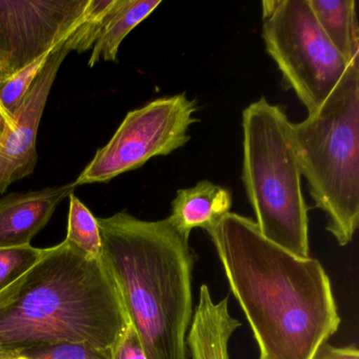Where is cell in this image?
<instances>
[{
	"instance_id": "6",
	"label": "cell",
	"mask_w": 359,
	"mask_h": 359,
	"mask_svg": "<svg viewBox=\"0 0 359 359\" xmlns=\"http://www.w3.org/2000/svg\"><path fill=\"white\" fill-rule=\"evenodd\" d=\"M262 39L285 85L308 113L332 93L348 65L319 26L308 0L262 3Z\"/></svg>"
},
{
	"instance_id": "22",
	"label": "cell",
	"mask_w": 359,
	"mask_h": 359,
	"mask_svg": "<svg viewBox=\"0 0 359 359\" xmlns=\"http://www.w3.org/2000/svg\"><path fill=\"white\" fill-rule=\"evenodd\" d=\"M0 111H1V112H3V113H4V114H5V115H6V116H7V117H8V118L11 119V118H10V117H9V116H8V115H7V114H6L5 111H4V110H3V108H1V106H0ZM11 121H12V119H11Z\"/></svg>"
},
{
	"instance_id": "16",
	"label": "cell",
	"mask_w": 359,
	"mask_h": 359,
	"mask_svg": "<svg viewBox=\"0 0 359 359\" xmlns=\"http://www.w3.org/2000/svg\"><path fill=\"white\" fill-rule=\"evenodd\" d=\"M54 50L37 58L9 79L0 83V106L10 118L12 119L14 111L22 104L33 83L49 62Z\"/></svg>"
},
{
	"instance_id": "12",
	"label": "cell",
	"mask_w": 359,
	"mask_h": 359,
	"mask_svg": "<svg viewBox=\"0 0 359 359\" xmlns=\"http://www.w3.org/2000/svg\"><path fill=\"white\" fill-rule=\"evenodd\" d=\"M232 203V195L228 189L209 180H201L192 188L177 191L168 219L180 234L190 239L194 229L209 231L214 228L230 213Z\"/></svg>"
},
{
	"instance_id": "1",
	"label": "cell",
	"mask_w": 359,
	"mask_h": 359,
	"mask_svg": "<svg viewBox=\"0 0 359 359\" xmlns=\"http://www.w3.org/2000/svg\"><path fill=\"white\" fill-rule=\"evenodd\" d=\"M207 232L259 359H315L340 325L319 260L293 255L264 238L253 219L232 212Z\"/></svg>"
},
{
	"instance_id": "14",
	"label": "cell",
	"mask_w": 359,
	"mask_h": 359,
	"mask_svg": "<svg viewBox=\"0 0 359 359\" xmlns=\"http://www.w3.org/2000/svg\"><path fill=\"white\" fill-rule=\"evenodd\" d=\"M319 26L348 64L359 57V26L355 0H308Z\"/></svg>"
},
{
	"instance_id": "13",
	"label": "cell",
	"mask_w": 359,
	"mask_h": 359,
	"mask_svg": "<svg viewBox=\"0 0 359 359\" xmlns=\"http://www.w3.org/2000/svg\"><path fill=\"white\" fill-rule=\"evenodd\" d=\"M161 4V0H113L92 48L88 67L94 68L100 62H118L117 56L123 39Z\"/></svg>"
},
{
	"instance_id": "9",
	"label": "cell",
	"mask_w": 359,
	"mask_h": 359,
	"mask_svg": "<svg viewBox=\"0 0 359 359\" xmlns=\"http://www.w3.org/2000/svg\"><path fill=\"white\" fill-rule=\"evenodd\" d=\"M68 39L54 50L30 91L12 114V128L6 129L0 137V197L12 184L34 173L39 161V123L60 67L71 53Z\"/></svg>"
},
{
	"instance_id": "17",
	"label": "cell",
	"mask_w": 359,
	"mask_h": 359,
	"mask_svg": "<svg viewBox=\"0 0 359 359\" xmlns=\"http://www.w3.org/2000/svg\"><path fill=\"white\" fill-rule=\"evenodd\" d=\"M47 249L32 245L0 249V292L37 264Z\"/></svg>"
},
{
	"instance_id": "19",
	"label": "cell",
	"mask_w": 359,
	"mask_h": 359,
	"mask_svg": "<svg viewBox=\"0 0 359 359\" xmlns=\"http://www.w3.org/2000/svg\"><path fill=\"white\" fill-rule=\"evenodd\" d=\"M112 359H147L140 337L131 323L113 346Z\"/></svg>"
},
{
	"instance_id": "3",
	"label": "cell",
	"mask_w": 359,
	"mask_h": 359,
	"mask_svg": "<svg viewBox=\"0 0 359 359\" xmlns=\"http://www.w3.org/2000/svg\"><path fill=\"white\" fill-rule=\"evenodd\" d=\"M102 260L147 359H187L197 260L189 239L168 218L142 220L126 211L97 218Z\"/></svg>"
},
{
	"instance_id": "2",
	"label": "cell",
	"mask_w": 359,
	"mask_h": 359,
	"mask_svg": "<svg viewBox=\"0 0 359 359\" xmlns=\"http://www.w3.org/2000/svg\"><path fill=\"white\" fill-rule=\"evenodd\" d=\"M129 323L102 258L64 241L0 292V359L62 342L113 348Z\"/></svg>"
},
{
	"instance_id": "21",
	"label": "cell",
	"mask_w": 359,
	"mask_h": 359,
	"mask_svg": "<svg viewBox=\"0 0 359 359\" xmlns=\"http://www.w3.org/2000/svg\"><path fill=\"white\" fill-rule=\"evenodd\" d=\"M12 125H13V123H12L11 119L8 118V117L0 111V137H1L6 129L12 128Z\"/></svg>"
},
{
	"instance_id": "7",
	"label": "cell",
	"mask_w": 359,
	"mask_h": 359,
	"mask_svg": "<svg viewBox=\"0 0 359 359\" xmlns=\"http://www.w3.org/2000/svg\"><path fill=\"white\" fill-rule=\"evenodd\" d=\"M197 112L198 104L186 93L158 98L130 111L74 184L79 187L109 182L154 157L167 156L182 148L191 140L189 130L198 123Z\"/></svg>"
},
{
	"instance_id": "20",
	"label": "cell",
	"mask_w": 359,
	"mask_h": 359,
	"mask_svg": "<svg viewBox=\"0 0 359 359\" xmlns=\"http://www.w3.org/2000/svg\"><path fill=\"white\" fill-rule=\"evenodd\" d=\"M315 359H359V352L355 346L336 348L327 342L321 346Z\"/></svg>"
},
{
	"instance_id": "10",
	"label": "cell",
	"mask_w": 359,
	"mask_h": 359,
	"mask_svg": "<svg viewBox=\"0 0 359 359\" xmlns=\"http://www.w3.org/2000/svg\"><path fill=\"white\" fill-rule=\"evenodd\" d=\"M74 182L0 197V249L30 245L58 205L76 190Z\"/></svg>"
},
{
	"instance_id": "11",
	"label": "cell",
	"mask_w": 359,
	"mask_h": 359,
	"mask_svg": "<svg viewBox=\"0 0 359 359\" xmlns=\"http://www.w3.org/2000/svg\"><path fill=\"white\" fill-rule=\"evenodd\" d=\"M241 323L229 311V297L215 302L209 287L201 285L199 304L187 335L192 359H229V341Z\"/></svg>"
},
{
	"instance_id": "18",
	"label": "cell",
	"mask_w": 359,
	"mask_h": 359,
	"mask_svg": "<svg viewBox=\"0 0 359 359\" xmlns=\"http://www.w3.org/2000/svg\"><path fill=\"white\" fill-rule=\"evenodd\" d=\"M27 359H112V348H102L81 342H62L22 353Z\"/></svg>"
},
{
	"instance_id": "8",
	"label": "cell",
	"mask_w": 359,
	"mask_h": 359,
	"mask_svg": "<svg viewBox=\"0 0 359 359\" xmlns=\"http://www.w3.org/2000/svg\"><path fill=\"white\" fill-rule=\"evenodd\" d=\"M91 0H0V83L53 51L87 18Z\"/></svg>"
},
{
	"instance_id": "15",
	"label": "cell",
	"mask_w": 359,
	"mask_h": 359,
	"mask_svg": "<svg viewBox=\"0 0 359 359\" xmlns=\"http://www.w3.org/2000/svg\"><path fill=\"white\" fill-rule=\"evenodd\" d=\"M68 228L65 241L90 259H102V241L97 218L74 194L69 196Z\"/></svg>"
},
{
	"instance_id": "5",
	"label": "cell",
	"mask_w": 359,
	"mask_h": 359,
	"mask_svg": "<svg viewBox=\"0 0 359 359\" xmlns=\"http://www.w3.org/2000/svg\"><path fill=\"white\" fill-rule=\"evenodd\" d=\"M285 111L264 97L243 112V182L260 234L299 258L310 257L308 205Z\"/></svg>"
},
{
	"instance_id": "4",
	"label": "cell",
	"mask_w": 359,
	"mask_h": 359,
	"mask_svg": "<svg viewBox=\"0 0 359 359\" xmlns=\"http://www.w3.org/2000/svg\"><path fill=\"white\" fill-rule=\"evenodd\" d=\"M292 138L311 196L327 215V232L348 245L359 224V57L321 106L292 123Z\"/></svg>"
}]
</instances>
